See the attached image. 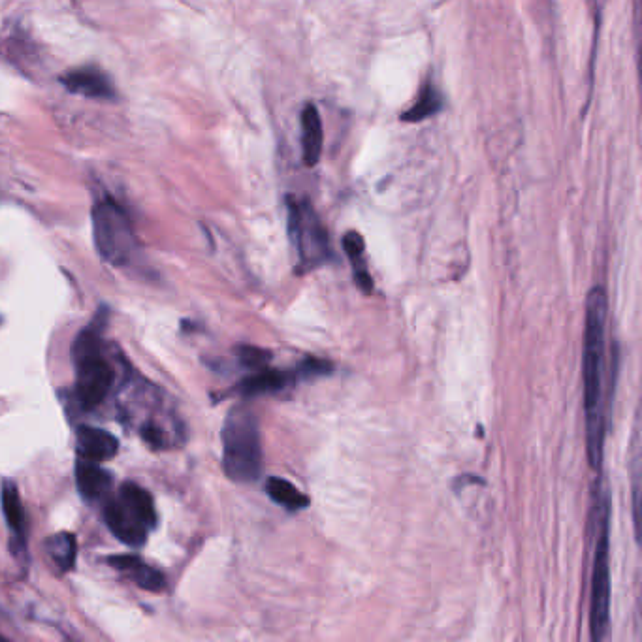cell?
<instances>
[{
    "instance_id": "cell-1",
    "label": "cell",
    "mask_w": 642,
    "mask_h": 642,
    "mask_svg": "<svg viewBox=\"0 0 642 642\" xmlns=\"http://www.w3.org/2000/svg\"><path fill=\"white\" fill-rule=\"evenodd\" d=\"M605 322H607V292L594 287L586 300V326H584V415H586V445L590 466L601 467L603 441H605V415H603V368H605Z\"/></svg>"
},
{
    "instance_id": "cell-2",
    "label": "cell",
    "mask_w": 642,
    "mask_h": 642,
    "mask_svg": "<svg viewBox=\"0 0 642 642\" xmlns=\"http://www.w3.org/2000/svg\"><path fill=\"white\" fill-rule=\"evenodd\" d=\"M223 469L230 481L255 482L262 473V441L255 413L238 405L223 424Z\"/></svg>"
},
{
    "instance_id": "cell-3",
    "label": "cell",
    "mask_w": 642,
    "mask_h": 642,
    "mask_svg": "<svg viewBox=\"0 0 642 642\" xmlns=\"http://www.w3.org/2000/svg\"><path fill=\"white\" fill-rule=\"evenodd\" d=\"M72 360L76 368V402L83 411H93L108 398L115 383V371L102 353L97 322L74 341Z\"/></svg>"
},
{
    "instance_id": "cell-4",
    "label": "cell",
    "mask_w": 642,
    "mask_h": 642,
    "mask_svg": "<svg viewBox=\"0 0 642 642\" xmlns=\"http://www.w3.org/2000/svg\"><path fill=\"white\" fill-rule=\"evenodd\" d=\"M93 236L100 257L115 268H125L134 262L138 241L129 215L112 196L98 200L93 208Z\"/></svg>"
},
{
    "instance_id": "cell-5",
    "label": "cell",
    "mask_w": 642,
    "mask_h": 642,
    "mask_svg": "<svg viewBox=\"0 0 642 642\" xmlns=\"http://www.w3.org/2000/svg\"><path fill=\"white\" fill-rule=\"evenodd\" d=\"M289 234L300 270L319 268L332 258V245L321 217L307 200L290 198Z\"/></svg>"
},
{
    "instance_id": "cell-6",
    "label": "cell",
    "mask_w": 642,
    "mask_h": 642,
    "mask_svg": "<svg viewBox=\"0 0 642 642\" xmlns=\"http://www.w3.org/2000/svg\"><path fill=\"white\" fill-rule=\"evenodd\" d=\"M610 509L609 496H603L599 503L597 518V543L594 554V577H592V605H590V627L592 639L601 641L609 631L610 622Z\"/></svg>"
},
{
    "instance_id": "cell-7",
    "label": "cell",
    "mask_w": 642,
    "mask_h": 642,
    "mask_svg": "<svg viewBox=\"0 0 642 642\" xmlns=\"http://www.w3.org/2000/svg\"><path fill=\"white\" fill-rule=\"evenodd\" d=\"M328 370V364L309 358L305 360L300 368H294L289 371H275V370H262L258 368L257 373L249 375L247 379H243L238 385V392L243 394L245 398H253V396H262V394H272V392H279L283 388L290 385H296L298 381L313 377V375H322Z\"/></svg>"
},
{
    "instance_id": "cell-8",
    "label": "cell",
    "mask_w": 642,
    "mask_h": 642,
    "mask_svg": "<svg viewBox=\"0 0 642 642\" xmlns=\"http://www.w3.org/2000/svg\"><path fill=\"white\" fill-rule=\"evenodd\" d=\"M104 518H106V524L113 535L119 541H123L125 545H144L145 537L151 531V528L142 520V516L129 507L119 496L106 503Z\"/></svg>"
},
{
    "instance_id": "cell-9",
    "label": "cell",
    "mask_w": 642,
    "mask_h": 642,
    "mask_svg": "<svg viewBox=\"0 0 642 642\" xmlns=\"http://www.w3.org/2000/svg\"><path fill=\"white\" fill-rule=\"evenodd\" d=\"M61 83L74 95L112 100L115 98V87L112 80L95 66H83L66 72L61 76Z\"/></svg>"
},
{
    "instance_id": "cell-10",
    "label": "cell",
    "mask_w": 642,
    "mask_h": 642,
    "mask_svg": "<svg viewBox=\"0 0 642 642\" xmlns=\"http://www.w3.org/2000/svg\"><path fill=\"white\" fill-rule=\"evenodd\" d=\"M76 450L80 460L87 462H108L119 452V441L115 435L93 428V426H81L76 434Z\"/></svg>"
},
{
    "instance_id": "cell-11",
    "label": "cell",
    "mask_w": 642,
    "mask_h": 642,
    "mask_svg": "<svg viewBox=\"0 0 642 642\" xmlns=\"http://www.w3.org/2000/svg\"><path fill=\"white\" fill-rule=\"evenodd\" d=\"M76 484L81 496L91 501L102 499L112 488V475L97 462L80 460L76 464Z\"/></svg>"
},
{
    "instance_id": "cell-12",
    "label": "cell",
    "mask_w": 642,
    "mask_h": 642,
    "mask_svg": "<svg viewBox=\"0 0 642 642\" xmlns=\"http://www.w3.org/2000/svg\"><path fill=\"white\" fill-rule=\"evenodd\" d=\"M302 147H304L305 166L313 168L317 162L321 161L322 147H324L321 113L313 104H307L302 113Z\"/></svg>"
},
{
    "instance_id": "cell-13",
    "label": "cell",
    "mask_w": 642,
    "mask_h": 642,
    "mask_svg": "<svg viewBox=\"0 0 642 642\" xmlns=\"http://www.w3.org/2000/svg\"><path fill=\"white\" fill-rule=\"evenodd\" d=\"M110 563L115 569L129 573L130 578L147 592H161L166 586V580L161 571L142 562L138 556H115L110 558Z\"/></svg>"
},
{
    "instance_id": "cell-14",
    "label": "cell",
    "mask_w": 642,
    "mask_h": 642,
    "mask_svg": "<svg viewBox=\"0 0 642 642\" xmlns=\"http://www.w3.org/2000/svg\"><path fill=\"white\" fill-rule=\"evenodd\" d=\"M2 511L4 518L8 522V528L12 531L14 539L19 541V545L25 543V509L19 498L14 482L6 481L2 484Z\"/></svg>"
},
{
    "instance_id": "cell-15",
    "label": "cell",
    "mask_w": 642,
    "mask_h": 642,
    "mask_svg": "<svg viewBox=\"0 0 642 642\" xmlns=\"http://www.w3.org/2000/svg\"><path fill=\"white\" fill-rule=\"evenodd\" d=\"M266 492L272 501L285 507L287 511H304L305 507L309 505V498L304 496L292 482L285 481V479L270 477L266 482Z\"/></svg>"
},
{
    "instance_id": "cell-16",
    "label": "cell",
    "mask_w": 642,
    "mask_h": 642,
    "mask_svg": "<svg viewBox=\"0 0 642 642\" xmlns=\"http://www.w3.org/2000/svg\"><path fill=\"white\" fill-rule=\"evenodd\" d=\"M48 556L51 562L55 563L63 573H68L76 565L78 556V545L72 533H57L48 541Z\"/></svg>"
},
{
    "instance_id": "cell-17",
    "label": "cell",
    "mask_w": 642,
    "mask_h": 642,
    "mask_svg": "<svg viewBox=\"0 0 642 642\" xmlns=\"http://www.w3.org/2000/svg\"><path fill=\"white\" fill-rule=\"evenodd\" d=\"M343 247L347 251V257L351 260L354 270V279L356 283L362 287L364 290L373 289V283H371V275L368 272V266H366V253H364V240L358 232H349L345 238H343Z\"/></svg>"
},
{
    "instance_id": "cell-18",
    "label": "cell",
    "mask_w": 642,
    "mask_h": 642,
    "mask_svg": "<svg viewBox=\"0 0 642 642\" xmlns=\"http://www.w3.org/2000/svg\"><path fill=\"white\" fill-rule=\"evenodd\" d=\"M119 498L123 499L136 513L140 514L142 520L151 530L155 528L157 513H155V507H153V499L145 492L142 486H138L134 482L123 484V488L119 492Z\"/></svg>"
},
{
    "instance_id": "cell-19",
    "label": "cell",
    "mask_w": 642,
    "mask_h": 642,
    "mask_svg": "<svg viewBox=\"0 0 642 642\" xmlns=\"http://www.w3.org/2000/svg\"><path fill=\"white\" fill-rule=\"evenodd\" d=\"M441 108H443V97L439 95V91L435 89L432 83H428L422 89L417 102L411 106V110L403 113L402 119L407 123H418V121H424V119L432 117L435 113L441 112Z\"/></svg>"
}]
</instances>
